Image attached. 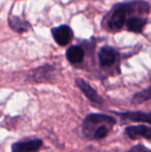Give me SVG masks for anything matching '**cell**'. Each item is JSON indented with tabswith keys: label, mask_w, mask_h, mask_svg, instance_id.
I'll use <instances>...</instances> for the list:
<instances>
[{
	"label": "cell",
	"mask_w": 151,
	"mask_h": 152,
	"mask_svg": "<svg viewBox=\"0 0 151 152\" xmlns=\"http://www.w3.org/2000/svg\"><path fill=\"white\" fill-rule=\"evenodd\" d=\"M117 120L112 116L99 113L87 115L82 123L83 134L88 140H101L113 129Z\"/></svg>",
	"instance_id": "cell-2"
},
{
	"label": "cell",
	"mask_w": 151,
	"mask_h": 152,
	"mask_svg": "<svg viewBox=\"0 0 151 152\" xmlns=\"http://www.w3.org/2000/svg\"><path fill=\"white\" fill-rule=\"evenodd\" d=\"M8 26L12 30L17 33H25L31 29V25L27 21L22 20L17 16H9L8 18Z\"/></svg>",
	"instance_id": "cell-11"
},
{
	"label": "cell",
	"mask_w": 151,
	"mask_h": 152,
	"mask_svg": "<svg viewBox=\"0 0 151 152\" xmlns=\"http://www.w3.org/2000/svg\"><path fill=\"white\" fill-rule=\"evenodd\" d=\"M118 115L120 118L124 119V120L128 121H135V122H146V123H150V115L146 114L143 112H124V113H115Z\"/></svg>",
	"instance_id": "cell-12"
},
{
	"label": "cell",
	"mask_w": 151,
	"mask_h": 152,
	"mask_svg": "<svg viewBox=\"0 0 151 152\" xmlns=\"http://www.w3.org/2000/svg\"><path fill=\"white\" fill-rule=\"evenodd\" d=\"M67 61L73 65H78L82 63L85 58V51L80 46H71L65 52Z\"/></svg>",
	"instance_id": "cell-10"
},
{
	"label": "cell",
	"mask_w": 151,
	"mask_h": 152,
	"mask_svg": "<svg viewBox=\"0 0 151 152\" xmlns=\"http://www.w3.org/2000/svg\"><path fill=\"white\" fill-rule=\"evenodd\" d=\"M148 22V16L145 15H133L127 19L125 23L124 29L127 31L133 32L136 34H141L143 32L144 28L146 27Z\"/></svg>",
	"instance_id": "cell-6"
},
{
	"label": "cell",
	"mask_w": 151,
	"mask_h": 152,
	"mask_svg": "<svg viewBox=\"0 0 151 152\" xmlns=\"http://www.w3.org/2000/svg\"><path fill=\"white\" fill-rule=\"evenodd\" d=\"M150 12V5L145 0H133L115 4L112 10L104 17L101 27L108 32H120L125 27L127 19L133 15H145Z\"/></svg>",
	"instance_id": "cell-1"
},
{
	"label": "cell",
	"mask_w": 151,
	"mask_h": 152,
	"mask_svg": "<svg viewBox=\"0 0 151 152\" xmlns=\"http://www.w3.org/2000/svg\"><path fill=\"white\" fill-rule=\"evenodd\" d=\"M76 85L91 102H93V104H103L104 100H103V98H101V96L99 95V94L97 93V91L95 90L94 88H92L85 80L80 79V78L76 79Z\"/></svg>",
	"instance_id": "cell-8"
},
{
	"label": "cell",
	"mask_w": 151,
	"mask_h": 152,
	"mask_svg": "<svg viewBox=\"0 0 151 152\" xmlns=\"http://www.w3.org/2000/svg\"><path fill=\"white\" fill-rule=\"evenodd\" d=\"M97 58L101 67L109 69L119 62V52L113 47L104 46L99 49Z\"/></svg>",
	"instance_id": "cell-3"
},
{
	"label": "cell",
	"mask_w": 151,
	"mask_h": 152,
	"mask_svg": "<svg viewBox=\"0 0 151 152\" xmlns=\"http://www.w3.org/2000/svg\"><path fill=\"white\" fill-rule=\"evenodd\" d=\"M150 99V88H146L145 90L140 91L138 93H136L135 95H133L131 97V102L135 104H139L142 102H145L147 100Z\"/></svg>",
	"instance_id": "cell-13"
},
{
	"label": "cell",
	"mask_w": 151,
	"mask_h": 152,
	"mask_svg": "<svg viewBox=\"0 0 151 152\" xmlns=\"http://www.w3.org/2000/svg\"><path fill=\"white\" fill-rule=\"evenodd\" d=\"M126 152H151L149 148H147V147H145L144 145L142 144H138L136 145V146L131 147V149H129L128 151Z\"/></svg>",
	"instance_id": "cell-14"
},
{
	"label": "cell",
	"mask_w": 151,
	"mask_h": 152,
	"mask_svg": "<svg viewBox=\"0 0 151 152\" xmlns=\"http://www.w3.org/2000/svg\"><path fill=\"white\" fill-rule=\"evenodd\" d=\"M124 132L131 140H136L138 138H145L146 140H150L151 138V128L148 125L128 126L125 128Z\"/></svg>",
	"instance_id": "cell-9"
},
{
	"label": "cell",
	"mask_w": 151,
	"mask_h": 152,
	"mask_svg": "<svg viewBox=\"0 0 151 152\" xmlns=\"http://www.w3.org/2000/svg\"><path fill=\"white\" fill-rule=\"evenodd\" d=\"M55 42L60 47H65L73 40L74 32L69 25H60L58 27L51 29Z\"/></svg>",
	"instance_id": "cell-5"
},
{
	"label": "cell",
	"mask_w": 151,
	"mask_h": 152,
	"mask_svg": "<svg viewBox=\"0 0 151 152\" xmlns=\"http://www.w3.org/2000/svg\"><path fill=\"white\" fill-rule=\"evenodd\" d=\"M42 147V141L40 139H31L26 141L15 142L12 145V152H38Z\"/></svg>",
	"instance_id": "cell-7"
},
{
	"label": "cell",
	"mask_w": 151,
	"mask_h": 152,
	"mask_svg": "<svg viewBox=\"0 0 151 152\" xmlns=\"http://www.w3.org/2000/svg\"><path fill=\"white\" fill-rule=\"evenodd\" d=\"M55 75V67L51 64H44L42 66L33 69L28 74V81L32 83L51 82Z\"/></svg>",
	"instance_id": "cell-4"
}]
</instances>
